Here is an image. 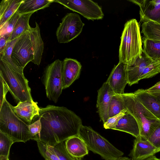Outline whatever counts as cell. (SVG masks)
I'll list each match as a JSON object with an SVG mask.
<instances>
[{"label":"cell","instance_id":"6","mask_svg":"<svg viewBox=\"0 0 160 160\" xmlns=\"http://www.w3.org/2000/svg\"><path fill=\"white\" fill-rule=\"evenodd\" d=\"M0 77L18 103L33 100L28 81L23 73L15 70L1 60H0Z\"/></svg>","mask_w":160,"mask_h":160},{"label":"cell","instance_id":"15","mask_svg":"<svg viewBox=\"0 0 160 160\" xmlns=\"http://www.w3.org/2000/svg\"><path fill=\"white\" fill-rule=\"evenodd\" d=\"M98 92L96 106L100 118L104 124L109 118V104L112 96L115 93L106 82L103 84Z\"/></svg>","mask_w":160,"mask_h":160},{"label":"cell","instance_id":"26","mask_svg":"<svg viewBox=\"0 0 160 160\" xmlns=\"http://www.w3.org/2000/svg\"><path fill=\"white\" fill-rule=\"evenodd\" d=\"M126 109L121 95L115 94L112 96L109 104L108 117H112Z\"/></svg>","mask_w":160,"mask_h":160},{"label":"cell","instance_id":"8","mask_svg":"<svg viewBox=\"0 0 160 160\" xmlns=\"http://www.w3.org/2000/svg\"><path fill=\"white\" fill-rule=\"evenodd\" d=\"M62 61L57 59L45 68L42 76L47 97L57 103L63 89L62 77Z\"/></svg>","mask_w":160,"mask_h":160},{"label":"cell","instance_id":"22","mask_svg":"<svg viewBox=\"0 0 160 160\" xmlns=\"http://www.w3.org/2000/svg\"><path fill=\"white\" fill-rule=\"evenodd\" d=\"M55 0H23L17 11L20 14L34 12L48 7Z\"/></svg>","mask_w":160,"mask_h":160},{"label":"cell","instance_id":"19","mask_svg":"<svg viewBox=\"0 0 160 160\" xmlns=\"http://www.w3.org/2000/svg\"><path fill=\"white\" fill-rule=\"evenodd\" d=\"M113 130L129 133L136 138L139 137L140 135L138 122L127 109Z\"/></svg>","mask_w":160,"mask_h":160},{"label":"cell","instance_id":"21","mask_svg":"<svg viewBox=\"0 0 160 160\" xmlns=\"http://www.w3.org/2000/svg\"><path fill=\"white\" fill-rule=\"evenodd\" d=\"M23 0H2L0 3V27L15 13Z\"/></svg>","mask_w":160,"mask_h":160},{"label":"cell","instance_id":"17","mask_svg":"<svg viewBox=\"0 0 160 160\" xmlns=\"http://www.w3.org/2000/svg\"><path fill=\"white\" fill-rule=\"evenodd\" d=\"M153 61L146 56L142 52V55L137 60L133 65L127 66L128 84L131 86L138 83L142 72Z\"/></svg>","mask_w":160,"mask_h":160},{"label":"cell","instance_id":"32","mask_svg":"<svg viewBox=\"0 0 160 160\" xmlns=\"http://www.w3.org/2000/svg\"><path fill=\"white\" fill-rule=\"evenodd\" d=\"M28 128L33 140L36 141L38 140L39 136L42 130V124L39 118L28 125Z\"/></svg>","mask_w":160,"mask_h":160},{"label":"cell","instance_id":"30","mask_svg":"<svg viewBox=\"0 0 160 160\" xmlns=\"http://www.w3.org/2000/svg\"><path fill=\"white\" fill-rule=\"evenodd\" d=\"M160 73V60L153 62L144 69L140 76L139 80L152 78Z\"/></svg>","mask_w":160,"mask_h":160},{"label":"cell","instance_id":"1","mask_svg":"<svg viewBox=\"0 0 160 160\" xmlns=\"http://www.w3.org/2000/svg\"><path fill=\"white\" fill-rule=\"evenodd\" d=\"M40 108L38 117L42 128L38 141L53 146L78 135L82 121L73 112L65 107L53 105Z\"/></svg>","mask_w":160,"mask_h":160},{"label":"cell","instance_id":"39","mask_svg":"<svg viewBox=\"0 0 160 160\" xmlns=\"http://www.w3.org/2000/svg\"><path fill=\"white\" fill-rule=\"evenodd\" d=\"M144 160H160V158H158L155 156L153 155Z\"/></svg>","mask_w":160,"mask_h":160},{"label":"cell","instance_id":"16","mask_svg":"<svg viewBox=\"0 0 160 160\" xmlns=\"http://www.w3.org/2000/svg\"><path fill=\"white\" fill-rule=\"evenodd\" d=\"M156 148L148 140L140 136L134 140L129 156L133 160H144L157 153Z\"/></svg>","mask_w":160,"mask_h":160},{"label":"cell","instance_id":"29","mask_svg":"<svg viewBox=\"0 0 160 160\" xmlns=\"http://www.w3.org/2000/svg\"><path fill=\"white\" fill-rule=\"evenodd\" d=\"M14 143L10 137L0 131V156L9 157L11 146Z\"/></svg>","mask_w":160,"mask_h":160},{"label":"cell","instance_id":"11","mask_svg":"<svg viewBox=\"0 0 160 160\" xmlns=\"http://www.w3.org/2000/svg\"><path fill=\"white\" fill-rule=\"evenodd\" d=\"M126 65L119 62L114 67L106 81L114 92L117 94H123L125 87L128 84Z\"/></svg>","mask_w":160,"mask_h":160},{"label":"cell","instance_id":"33","mask_svg":"<svg viewBox=\"0 0 160 160\" xmlns=\"http://www.w3.org/2000/svg\"><path fill=\"white\" fill-rule=\"evenodd\" d=\"M127 110V109L122 111L112 117L109 118L106 122L103 124V127L106 129H113L118 124L120 118L124 115Z\"/></svg>","mask_w":160,"mask_h":160},{"label":"cell","instance_id":"34","mask_svg":"<svg viewBox=\"0 0 160 160\" xmlns=\"http://www.w3.org/2000/svg\"><path fill=\"white\" fill-rule=\"evenodd\" d=\"M148 140L156 148L158 152H160V123Z\"/></svg>","mask_w":160,"mask_h":160},{"label":"cell","instance_id":"37","mask_svg":"<svg viewBox=\"0 0 160 160\" xmlns=\"http://www.w3.org/2000/svg\"><path fill=\"white\" fill-rule=\"evenodd\" d=\"M8 40L3 36H0V58L2 57Z\"/></svg>","mask_w":160,"mask_h":160},{"label":"cell","instance_id":"4","mask_svg":"<svg viewBox=\"0 0 160 160\" xmlns=\"http://www.w3.org/2000/svg\"><path fill=\"white\" fill-rule=\"evenodd\" d=\"M121 96L127 109L138 122L140 137L148 140L159 125L160 120L142 104L133 92L124 93Z\"/></svg>","mask_w":160,"mask_h":160},{"label":"cell","instance_id":"35","mask_svg":"<svg viewBox=\"0 0 160 160\" xmlns=\"http://www.w3.org/2000/svg\"><path fill=\"white\" fill-rule=\"evenodd\" d=\"M0 107H1L3 99L5 98H6V95L9 91L2 78L1 77H0Z\"/></svg>","mask_w":160,"mask_h":160},{"label":"cell","instance_id":"9","mask_svg":"<svg viewBox=\"0 0 160 160\" xmlns=\"http://www.w3.org/2000/svg\"><path fill=\"white\" fill-rule=\"evenodd\" d=\"M84 25L78 14L67 13L62 19L56 32L58 42L66 43L72 40L80 34Z\"/></svg>","mask_w":160,"mask_h":160},{"label":"cell","instance_id":"13","mask_svg":"<svg viewBox=\"0 0 160 160\" xmlns=\"http://www.w3.org/2000/svg\"><path fill=\"white\" fill-rule=\"evenodd\" d=\"M10 106L16 115L28 125L39 115L40 108L33 100L19 102L15 106L10 104Z\"/></svg>","mask_w":160,"mask_h":160},{"label":"cell","instance_id":"14","mask_svg":"<svg viewBox=\"0 0 160 160\" xmlns=\"http://www.w3.org/2000/svg\"><path fill=\"white\" fill-rule=\"evenodd\" d=\"M82 66L76 59L66 58L63 61L62 77L63 89L69 87L80 76Z\"/></svg>","mask_w":160,"mask_h":160},{"label":"cell","instance_id":"38","mask_svg":"<svg viewBox=\"0 0 160 160\" xmlns=\"http://www.w3.org/2000/svg\"><path fill=\"white\" fill-rule=\"evenodd\" d=\"M112 160H133L132 158H129L126 157H120L119 158Z\"/></svg>","mask_w":160,"mask_h":160},{"label":"cell","instance_id":"27","mask_svg":"<svg viewBox=\"0 0 160 160\" xmlns=\"http://www.w3.org/2000/svg\"><path fill=\"white\" fill-rule=\"evenodd\" d=\"M21 14L17 11L15 13L0 27V36H3L8 41Z\"/></svg>","mask_w":160,"mask_h":160},{"label":"cell","instance_id":"5","mask_svg":"<svg viewBox=\"0 0 160 160\" xmlns=\"http://www.w3.org/2000/svg\"><path fill=\"white\" fill-rule=\"evenodd\" d=\"M10 104L5 98L0 107V131L10 137L14 142L32 140L28 125L16 115Z\"/></svg>","mask_w":160,"mask_h":160},{"label":"cell","instance_id":"42","mask_svg":"<svg viewBox=\"0 0 160 160\" xmlns=\"http://www.w3.org/2000/svg\"><path fill=\"white\" fill-rule=\"evenodd\" d=\"M75 160H82L81 158H75Z\"/></svg>","mask_w":160,"mask_h":160},{"label":"cell","instance_id":"41","mask_svg":"<svg viewBox=\"0 0 160 160\" xmlns=\"http://www.w3.org/2000/svg\"><path fill=\"white\" fill-rule=\"evenodd\" d=\"M0 160H9V159L8 157L0 156Z\"/></svg>","mask_w":160,"mask_h":160},{"label":"cell","instance_id":"28","mask_svg":"<svg viewBox=\"0 0 160 160\" xmlns=\"http://www.w3.org/2000/svg\"><path fill=\"white\" fill-rule=\"evenodd\" d=\"M39 152L45 160H60L52 146L40 141H37Z\"/></svg>","mask_w":160,"mask_h":160},{"label":"cell","instance_id":"12","mask_svg":"<svg viewBox=\"0 0 160 160\" xmlns=\"http://www.w3.org/2000/svg\"><path fill=\"white\" fill-rule=\"evenodd\" d=\"M139 7L140 21L143 20L160 24V0H130Z\"/></svg>","mask_w":160,"mask_h":160},{"label":"cell","instance_id":"2","mask_svg":"<svg viewBox=\"0 0 160 160\" xmlns=\"http://www.w3.org/2000/svg\"><path fill=\"white\" fill-rule=\"evenodd\" d=\"M44 43L41 36L38 24L30 27L29 30L21 36L15 44L11 55L14 64L23 70L31 62L38 65L41 62L43 51Z\"/></svg>","mask_w":160,"mask_h":160},{"label":"cell","instance_id":"25","mask_svg":"<svg viewBox=\"0 0 160 160\" xmlns=\"http://www.w3.org/2000/svg\"><path fill=\"white\" fill-rule=\"evenodd\" d=\"M34 12L21 14L18 18L8 40H12L19 38L31 27L29 22L30 17Z\"/></svg>","mask_w":160,"mask_h":160},{"label":"cell","instance_id":"3","mask_svg":"<svg viewBox=\"0 0 160 160\" xmlns=\"http://www.w3.org/2000/svg\"><path fill=\"white\" fill-rule=\"evenodd\" d=\"M142 43L137 20L132 19L127 21L121 37L119 62L129 66L133 65L142 54Z\"/></svg>","mask_w":160,"mask_h":160},{"label":"cell","instance_id":"18","mask_svg":"<svg viewBox=\"0 0 160 160\" xmlns=\"http://www.w3.org/2000/svg\"><path fill=\"white\" fill-rule=\"evenodd\" d=\"M133 93L142 104L160 120V102L157 98L142 89Z\"/></svg>","mask_w":160,"mask_h":160},{"label":"cell","instance_id":"23","mask_svg":"<svg viewBox=\"0 0 160 160\" xmlns=\"http://www.w3.org/2000/svg\"><path fill=\"white\" fill-rule=\"evenodd\" d=\"M142 52L153 61L160 60V41L150 39L143 37Z\"/></svg>","mask_w":160,"mask_h":160},{"label":"cell","instance_id":"31","mask_svg":"<svg viewBox=\"0 0 160 160\" xmlns=\"http://www.w3.org/2000/svg\"><path fill=\"white\" fill-rule=\"evenodd\" d=\"M52 147L60 160H75V158L67 151L64 142L59 143Z\"/></svg>","mask_w":160,"mask_h":160},{"label":"cell","instance_id":"40","mask_svg":"<svg viewBox=\"0 0 160 160\" xmlns=\"http://www.w3.org/2000/svg\"><path fill=\"white\" fill-rule=\"evenodd\" d=\"M155 97L160 102V92L150 93Z\"/></svg>","mask_w":160,"mask_h":160},{"label":"cell","instance_id":"36","mask_svg":"<svg viewBox=\"0 0 160 160\" xmlns=\"http://www.w3.org/2000/svg\"><path fill=\"white\" fill-rule=\"evenodd\" d=\"M145 90L150 93L160 92V81L152 87Z\"/></svg>","mask_w":160,"mask_h":160},{"label":"cell","instance_id":"10","mask_svg":"<svg viewBox=\"0 0 160 160\" xmlns=\"http://www.w3.org/2000/svg\"><path fill=\"white\" fill-rule=\"evenodd\" d=\"M73 11L78 12L88 20L102 19L104 14L101 7L90 0H55Z\"/></svg>","mask_w":160,"mask_h":160},{"label":"cell","instance_id":"7","mask_svg":"<svg viewBox=\"0 0 160 160\" xmlns=\"http://www.w3.org/2000/svg\"><path fill=\"white\" fill-rule=\"evenodd\" d=\"M78 135L86 143L88 150L99 154L105 160L115 159L124 154L122 152L90 127L82 125Z\"/></svg>","mask_w":160,"mask_h":160},{"label":"cell","instance_id":"20","mask_svg":"<svg viewBox=\"0 0 160 160\" xmlns=\"http://www.w3.org/2000/svg\"><path fill=\"white\" fill-rule=\"evenodd\" d=\"M64 143L68 153L74 158H82L88 153L86 143L79 135L69 138Z\"/></svg>","mask_w":160,"mask_h":160},{"label":"cell","instance_id":"24","mask_svg":"<svg viewBox=\"0 0 160 160\" xmlns=\"http://www.w3.org/2000/svg\"><path fill=\"white\" fill-rule=\"evenodd\" d=\"M141 25V32L146 38L160 41V24L153 21L143 20Z\"/></svg>","mask_w":160,"mask_h":160}]
</instances>
